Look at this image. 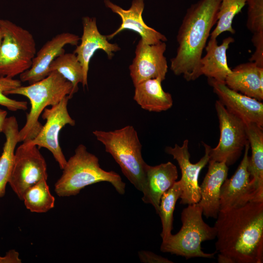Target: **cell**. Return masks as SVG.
Returning <instances> with one entry per match:
<instances>
[{
  "instance_id": "cell-13",
  "label": "cell",
  "mask_w": 263,
  "mask_h": 263,
  "mask_svg": "<svg viewBox=\"0 0 263 263\" xmlns=\"http://www.w3.org/2000/svg\"><path fill=\"white\" fill-rule=\"evenodd\" d=\"M249 144L244 147L243 158L235 173L226 179L220 190V211H226L253 202V191L248 170Z\"/></svg>"
},
{
  "instance_id": "cell-15",
  "label": "cell",
  "mask_w": 263,
  "mask_h": 263,
  "mask_svg": "<svg viewBox=\"0 0 263 263\" xmlns=\"http://www.w3.org/2000/svg\"><path fill=\"white\" fill-rule=\"evenodd\" d=\"M80 38L69 32L59 33L47 41L36 53L31 67L19 75L21 82L31 84L39 81L49 74V67L54 59L65 52L67 45L76 46Z\"/></svg>"
},
{
  "instance_id": "cell-11",
  "label": "cell",
  "mask_w": 263,
  "mask_h": 263,
  "mask_svg": "<svg viewBox=\"0 0 263 263\" xmlns=\"http://www.w3.org/2000/svg\"><path fill=\"white\" fill-rule=\"evenodd\" d=\"M203 145L205 149V155L195 164L190 161L188 139L185 140L181 146L175 144L173 147L168 146L165 148V152L172 156L181 169V178L179 180L182 188V193L180 198L181 204L191 205L197 203L200 200L199 175L201 170L208 163L211 148L205 143Z\"/></svg>"
},
{
  "instance_id": "cell-28",
  "label": "cell",
  "mask_w": 263,
  "mask_h": 263,
  "mask_svg": "<svg viewBox=\"0 0 263 263\" xmlns=\"http://www.w3.org/2000/svg\"><path fill=\"white\" fill-rule=\"evenodd\" d=\"M247 0H221L217 14V21L210 38H216L225 32L235 33L232 27L235 17L240 13L246 4Z\"/></svg>"
},
{
  "instance_id": "cell-23",
  "label": "cell",
  "mask_w": 263,
  "mask_h": 263,
  "mask_svg": "<svg viewBox=\"0 0 263 263\" xmlns=\"http://www.w3.org/2000/svg\"><path fill=\"white\" fill-rule=\"evenodd\" d=\"M159 78L145 80L134 86V100L145 110L161 112L169 109L173 105L171 94L163 89Z\"/></svg>"
},
{
  "instance_id": "cell-26",
  "label": "cell",
  "mask_w": 263,
  "mask_h": 263,
  "mask_svg": "<svg viewBox=\"0 0 263 263\" xmlns=\"http://www.w3.org/2000/svg\"><path fill=\"white\" fill-rule=\"evenodd\" d=\"M22 200L27 209L39 213L52 209L55 202L46 179L41 180L30 187L23 194Z\"/></svg>"
},
{
  "instance_id": "cell-30",
  "label": "cell",
  "mask_w": 263,
  "mask_h": 263,
  "mask_svg": "<svg viewBox=\"0 0 263 263\" xmlns=\"http://www.w3.org/2000/svg\"><path fill=\"white\" fill-rule=\"evenodd\" d=\"M246 26L252 33L263 31V0H247Z\"/></svg>"
},
{
  "instance_id": "cell-31",
  "label": "cell",
  "mask_w": 263,
  "mask_h": 263,
  "mask_svg": "<svg viewBox=\"0 0 263 263\" xmlns=\"http://www.w3.org/2000/svg\"><path fill=\"white\" fill-rule=\"evenodd\" d=\"M253 34L251 41L255 50L249 61L255 63L258 66L263 68V31Z\"/></svg>"
},
{
  "instance_id": "cell-18",
  "label": "cell",
  "mask_w": 263,
  "mask_h": 263,
  "mask_svg": "<svg viewBox=\"0 0 263 263\" xmlns=\"http://www.w3.org/2000/svg\"><path fill=\"white\" fill-rule=\"evenodd\" d=\"M207 172L200 187L201 198L198 204L203 215L216 219L220 212L221 186L227 178L228 166L225 162L208 161Z\"/></svg>"
},
{
  "instance_id": "cell-16",
  "label": "cell",
  "mask_w": 263,
  "mask_h": 263,
  "mask_svg": "<svg viewBox=\"0 0 263 263\" xmlns=\"http://www.w3.org/2000/svg\"><path fill=\"white\" fill-rule=\"evenodd\" d=\"M208 82L229 112L245 124L254 123L263 127V103L261 101L231 89L224 82L211 78H208Z\"/></svg>"
},
{
  "instance_id": "cell-17",
  "label": "cell",
  "mask_w": 263,
  "mask_h": 263,
  "mask_svg": "<svg viewBox=\"0 0 263 263\" xmlns=\"http://www.w3.org/2000/svg\"><path fill=\"white\" fill-rule=\"evenodd\" d=\"M104 2L107 7L117 14L121 19L119 27L114 32L106 36L108 40L123 31L131 30L137 33L140 39L146 44H154L167 41L165 35L145 23L142 18L144 0H133L128 9H124L110 0H104Z\"/></svg>"
},
{
  "instance_id": "cell-20",
  "label": "cell",
  "mask_w": 263,
  "mask_h": 263,
  "mask_svg": "<svg viewBox=\"0 0 263 263\" xmlns=\"http://www.w3.org/2000/svg\"><path fill=\"white\" fill-rule=\"evenodd\" d=\"M225 83L235 91L260 101L263 100V68L253 62L239 64L231 69Z\"/></svg>"
},
{
  "instance_id": "cell-32",
  "label": "cell",
  "mask_w": 263,
  "mask_h": 263,
  "mask_svg": "<svg viewBox=\"0 0 263 263\" xmlns=\"http://www.w3.org/2000/svg\"><path fill=\"white\" fill-rule=\"evenodd\" d=\"M139 259L142 263H172L171 261L158 255L152 252L141 250L138 253Z\"/></svg>"
},
{
  "instance_id": "cell-10",
  "label": "cell",
  "mask_w": 263,
  "mask_h": 263,
  "mask_svg": "<svg viewBox=\"0 0 263 263\" xmlns=\"http://www.w3.org/2000/svg\"><path fill=\"white\" fill-rule=\"evenodd\" d=\"M70 99L66 96L57 104L46 108L42 117L46 120L38 135L30 143L49 150L53 154L61 169L65 167L67 160L62 152L58 141L59 132L66 125L73 126L75 122L68 111L67 105Z\"/></svg>"
},
{
  "instance_id": "cell-8",
  "label": "cell",
  "mask_w": 263,
  "mask_h": 263,
  "mask_svg": "<svg viewBox=\"0 0 263 263\" xmlns=\"http://www.w3.org/2000/svg\"><path fill=\"white\" fill-rule=\"evenodd\" d=\"M220 131L219 141L210 148L209 160L225 162L227 166L234 164L249 143L246 124L229 112L219 100L215 104Z\"/></svg>"
},
{
  "instance_id": "cell-9",
  "label": "cell",
  "mask_w": 263,
  "mask_h": 263,
  "mask_svg": "<svg viewBox=\"0 0 263 263\" xmlns=\"http://www.w3.org/2000/svg\"><path fill=\"white\" fill-rule=\"evenodd\" d=\"M38 147L25 141L15 151L8 184L21 200L30 187L48 178L46 162Z\"/></svg>"
},
{
  "instance_id": "cell-21",
  "label": "cell",
  "mask_w": 263,
  "mask_h": 263,
  "mask_svg": "<svg viewBox=\"0 0 263 263\" xmlns=\"http://www.w3.org/2000/svg\"><path fill=\"white\" fill-rule=\"evenodd\" d=\"M246 124L251 155L248 170L253 191V202H263V128L254 124Z\"/></svg>"
},
{
  "instance_id": "cell-6",
  "label": "cell",
  "mask_w": 263,
  "mask_h": 263,
  "mask_svg": "<svg viewBox=\"0 0 263 263\" xmlns=\"http://www.w3.org/2000/svg\"><path fill=\"white\" fill-rule=\"evenodd\" d=\"M202 216V208L198 203L188 205L181 213V229L162 242L160 250L186 259L196 257L213 258L217 251L204 252L202 250L201 243L215 239L217 230L214 226H210L206 223Z\"/></svg>"
},
{
  "instance_id": "cell-19",
  "label": "cell",
  "mask_w": 263,
  "mask_h": 263,
  "mask_svg": "<svg viewBox=\"0 0 263 263\" xmlns=\"http://www.w3.org/2000/svg\"><path fill=\"white\" fill-rule=\"evenodd\" d=\"M178 176L177 169L170 162L154 166L147 164L146 187L142 197L143 202L151 205L157 213L163 194L174 185Z\"/></svg>"
},
{
  "instance_id": "cell-1",
  "label": "cell",
  "mask_w": 263,
  "mask_h": 263,
  "mask_svg": "<svg viewBox=\"0 0 263 263\" xmlns=\"http://www.w3.org/2000/svg\"><path fill=\"white\" fill-rule=\"evenodd\" d=\"M216 219L218 263L263 262V202L220 211Z\"/></svg>"
},
{
  "instance_id": "cell-27",
  "label": "cell",
  "mask_w": 263,
  "mask_h": 263,
  "mask_svg": "<svg viewBox=\"0 0 263 263\" xmlns=\"http://www.w3.org/2000/svg\"><path fill=\"white\" fill-rule=\"evenodd\" d=\"M182 193L181 184L179 180L176 181L161 198L157 214L161 221L162 229L160 235L162 242L167 240L171 234L173 212L176 202Z\"/></svg>"
},
{
  "instance_id": "cell-35",
  "label": "cell",
  "mask_w": 263,
  "mask_h": 263,
  "mask_svg": "<svg viewBox=\"0 0 263 263\" xmlns=\"http://www.w3.org/2000/svg\"><path fill=\"white\" fill-rule=\"evenodd\" d=\"M3 39V33L1 29L0 28V47Z\"/></svg>"
},
{
  "instance_id": "cell-14",
  "label": "cell",
  "mask_w": 263,
  "mask_h": 263,
  "mask_svg": "<svg viewBox=\"0 0 263 263\" xmlns=\"http://www.w3.org/2000/svg\"><path fill=\"white\" fill-rule=\"evenodd\" d=\"M83 33L80 38L81 42L76 45L74 51L80 63L83 71V81L82 83L84 88L88 86V75L91 58L95 52L102 50L106 54L108 58L111 59L114 53L120 50L116 43H112L106 36L99 31L94 17H84L82 19Z\"/></svg>"
},
{
  "instance_id": "cell-4",
  "label": "cell",
  "mask_w": 263,
  "mask_h": 263,
  "mask_svg": "<svg viewBox=\"0 0 263 263\" xmlns=\"http://www.w3.org/2000/svg\"><path fill=\"white\" fill-rule=\"evenodd\" d=\"M93 133L130 183L143 193L146 187L147 164L142 157V145L134 127L127 125L112 131L95 130Z\"/></svg>"
},
{
  "instance_id": "cell-7",
  "label": "cell",
  "mask_w": 263,
  "mask_h": 263,
  "mask_svg": "<svg viewBox=\"0 0 263 263\" xmlns=\"http://www.w3.org/2000/svg\"><path fill=\"white\" fill-rule=\"evenodd\" d=\"M0 77L13 78L31 67L37 53L35 40L29 31L10 20L0 19Z\"/></svg>"
},
{
  "instance_id": "cell-25",
  "label": "cell",
  "mask_w": 263,
  "mask_h": 263,
  "mask_svg": "<svg viewBox=\"0 0 263 263\" xmlns=\"http://www.w3.org/2000/svg\"><path fill=\"white\" fill-rule=\"evenodd\" d=\"M56 71L72 85L70 99L78 90V84L83 81L82 67L74 53H63L56 57L49 67V73Z\"/></svg>"
},
{
  "instance_id": "cell-22",
  "label": "cell",
  "mask_w": 263,
  "mask_h": 263,
  "mask_svg": "<svg viewBox=\"0 0 263 263\" xmlns=\"http://www.w3.org/2000/svg\"><path fill=\"white\" fill-rule=\"evenodd\" d=\"M234 42L233 38L228 37L219 45L217 38H210L205 48L206 54L200 61L202 75L225 83L226 77L231 72L227 63L226 51Z\"/></svg>"
},
{
  "instance_id": "cell-12",
  "label": "cell",
  "mask_w": 263,
  "mask_h": 263,
  "mask_svg": "<svg viewBox=\"0 0 263 263\" xmlns=\"http://www.w3.org/2000/svg\"><path fill=\"white\" fill-rule=\"evenodd\" d=\"M165 42L148 44L140 39L135 47V56L129 66L130 75L134 86L148 79L160 78L164 81L168 70L164 53Z\"/></svg>"
},
{
  "instance_id": "cell-33",
  "label": "cell",
  "mask_w": 263,
  "mask_h": 263,
  "mask_svg": "<svg viewBox=\"0 0 263 263\" xmlns=\"http://www.w3.org/2000/svg\"><path fill=\"white\" fill-rule=\"evenodd\" d=\"M21 260L19 258V253L12 249L8 251L4 256H0V263H21Z\"/></svg>"
},
{
  "instance_id": "cell-24",
  "label": "cell",
  "mask_w": 263,
  "mask_h": 263,
  "mask_svg": "<svg viewBox=\"0 0 263 263\" xmlns=\"http://www.w3.org/2000/svg\"><path fill=\"white\" fill-rule=\"evenodd\" d=\"M19 131L16 118L14 116L6 117L2 131L5 141L0 157V198L5 193L12 171L16 147L19 143Z\"/></svg>"
},
{
  "instance_id": "cell-3",
  "label": "cell",
  "mask_w": 263,
  "mask_h": 263,
  "mask_svg": "<svg viewBox=\"0 0 263 263\" xmlns=\"http://www.w3.org/2000/svg\"><path fill=\"white\" fill-rule=\"evenodd\" d=\"M61 177L55 185V191L59 197L77 195L85 187L101 182L110 183L120 194L125 192V183L114 171L102 169L99 159L79 144L62 169Z\"/></svg>"
},
{
  "instance_id": "cell-5",
  "label": "cell",
  "mask_w": 263,
  "mask_h": 263,
  "mask_svg": "<svg viewBox=\"0 0 263 263\" xmlns=\"http://www.w3.org/2000/svg\"><path fill=\"white\" fill-rule=\"evenodd\" d=\"M72 88L69 81L58 72L53 71L39 81L28 86L21 85L5 93L6 95L24 96L31 104L25 123L19 131V142L30 141L38 135L43 126L38 120L39 117L44 109L58 104L63 97L69 96Z\"/></svg>"
},
{
  "instance_id": "cell-2",
  "label": "cell",
  "mask_w": 263,
  "mask_h": 263,
  "mask_svg": "<svg viewBox=\"0 0 263 263\" xmlns=\"http://www.w3.org/2000/svg\"><path fill=\"white\" fill-rule=\"evenodd\" d=\"M221 0H200L187 10L179 28L175 56L170 59V70L187 81L202 75L201 59L210 31L217 21Z\"/></svg>"
},
{
  "instance_id": "cell-29",
  "label": "cell",
  "mask_w": 263,
  "mask_h": 263,
  "mask_svg": "<svg viewBox=\"0 0 263 263\" xmlns=\"http://www.w3.org/2000/svg\"><path fill=\"white\" fill-rule=\"evenodd\" d=\"M21 85L20 80L8 77H0V105L13 112L27 110V102L13 99L5 94L6 92Z\"/></svg>"
},
{
  "instance_id": "cell-34",
  "label": "cell",
  "mask_w": 263,
  "mask_h": 263,
  "mask_svg": "<svg viewBox=\"0 0 263 263\" xmlns=\"http://www.w3.org/2000/svg\"><path fill=\"white\" fill-rule=\"evenodd\" d=\"M7 115V112L5 110L0 109V132H2Z\"/></svg>"
}]
</instances>
